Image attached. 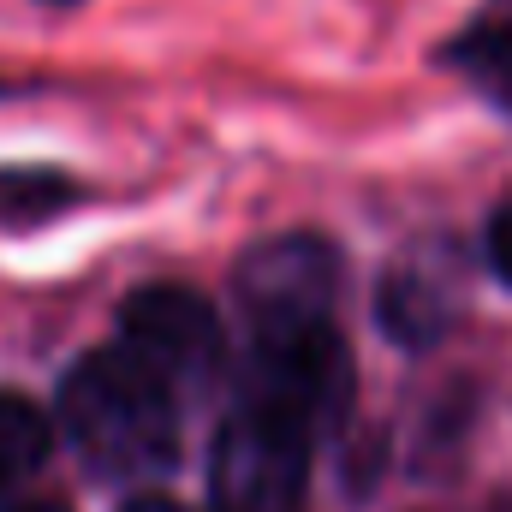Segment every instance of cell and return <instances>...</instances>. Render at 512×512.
Wrapping results in <instances>:
<instances>
[{
    "label": "cell",
    "instance_id": "obj_9",
    "mask_svg": "<svg viewBox=\"0 0 512 512\" xmlns=\"http://www.w3.org/2000/svg\"><path fill=\"white\" fill-rule=\"evenodd\" d=\"M120 512H185V507H179V501H167V495H131Z\"/></svg>",
    "mask_w": 512,
    "mask_h": 512
},
{
    "label": "cell",
    "instance_id": "obj_2",
    "mask_svg": "<svg viewBox=\"0 0 512 512\" xmlns=\"http://www.w3.org/2000/svg\"><path fill=\"white\" fill-rule=\"evenodd\" d=\"M316 435L256 399H233L209 453V512H304Z\"/></svg>",
    "mask_w": 512,
    "mask_h": 512
},
{
    "label": "cell",
    "instance_id": "obj_8",
    "mask_svg": "<svg viewBox=\"0 0 512 512\" xmlns=\"http://www.w3.org/2000/svg\"><path fill=\"white\" fill-rule=\"evenodd\" d=\"M489 262H495V274L512 286V197L489 215Z\"/></svg>",
    "mask_w": 512,
    "mask_h": 512
},
{
    "label": "cell",
    "instance_id": "obj_1",
    "mask_svg": "<svg viewBox=\"0 0 512 512\" xmlns=\"http://www.w3.org/2000/svg\"><path fill=\"white\" fill-rule=\"evenodd\" d=\"M185 399L126 346L84 352L60 382V429L102 483H155L179 459Z\"/></svg>",
    "mask_w": 512,
    "mask_h": 512
},
{
    "label": "cell",
    "instance_id": "obj_5",
    "mask_svg": "<svg viewBox=\"0 0 512 512\" xmlns=\"http://www.w3.org/2000/svg\"><path fill=\"white\" fill-rule=\"evenodd\" d=\"M441 60L501 114H512V0H483L453 42L441 48Z\"/></svg>",
    "mask_w": 512,
    "mask_h": 512
},
{
    "label": "cell",
    "instance_id": "obj_6",
    "mask_svg": "<svg viewBox=\"0 0 512 512\" xmlns=\"http://www.w3.org/2000/svg\"><path fill=\"white\" fill-rule=\"evenodd\" d=\"M48 447H54L48 417H42L24 393H0V501H6L12 489H24V483L42 471Z\"/></svg>",
    "mask_w": 512,
    "mask_h": 512
},
{
    "label": "cell",
    "instance_id": "obj_3",
    "mask_svg": "<svg viewBox=\"0 0 512 512\" xmlns=\"http://www.w3.org/2000/svg\"><path fill=\"white\" fill-rule=\"evenodd\" d=\"M120 346L137 364H149L179 399L203 393L227 364L221 322L191 286H137L120 304Z\"/></svg>",
    "mask_w": 512,
    "mask_h": 512
},
{
    "label": "cell",
    "instance_id": "obj_10",
    "mask_svg": "<svg viewBox=\"0 0 512 512\" xmlns=\"http://www.w3.org/2000/svg\"><path fill=\"white\" fill-rule=\"evenodd\" d=\"M18 512H66V507H54V501H36V507H18Z\"/></svg>",
    "mask_w": 512,
    "mask_h": 512
},
{
    "label": "cell",
    "instance_id": "obj_7",
    "mask_svg": "<svg viewBox=\"0 0 512 512\" xmlns=\"http://www.w3.org/2000/svg\"><path fill=\"white\" fill-rule=\"evenodd\" d=\"M72 203V179L60 173H0V221H36Z\"/></svg>",
    "mask_w": 512,
    "mask_h": 512
},
{
    "label": "cell",
    "instance_id": "obj_4",
    "mask_svg": "<svg viewBox=\"0 0 512 512\" xmlns=\"http://www.w3.org/2000/svg\"><path fill=\"white\" fill-rule=\"evenodd\" d=\"M245 328H316L340 310V251L322 233H280L239 262Z\"/></svg>",
    "mask_w": 512,
    "mask_h": 512
}]
</instances>
